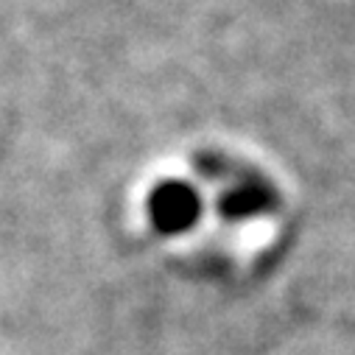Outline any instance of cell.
I'll use <instances>...</instances> for the list:
<instances>
[{"label":"cell","instance_id":"obj_1","mask_svg":"<svg viewBox=\"0 0 355 355\" xmlns=\"http://www.w3.org/2000/svg\"><path fill=\"white\" fill-rule=\"evenodd\" d=\"M199 171L210 180H227V191L221 193V216L230 221L257 218L277 207V191L263 173L249 168L235 171V162L216 151L199 157Z\"/></svg>","mask_w":355,"mask_h":355},{"label":"cell","instance_id":"obj_2","mask_svg":"<svg viewBox=\"0 0 355 355\" xmlns=\"http://www.w3.org/2000/svg\"><path fill=\"white\" fill-rule=\"evenodd\" d=\"M148 218L151 227L162 235H180L199 221L202 199L196 188L180 180H165L148 193Z\"/></svg>","mask_w":355,"mask_h":355}]
</instances>
